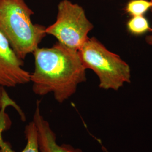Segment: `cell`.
Returning a JSON list of instances; mask_svg holds the SVG:
<instances>
[{"label": "cell", "instance_id": "cell-8", "mask_svg": "<svg viewBox=\"0 0 152 152\" xmlns=\"http://www.w3.org/2000/svg\"><path fill=\"white\" fill-rule=\"evenodd\" d=\"M127 28L131 34L135 36H141L151 30L149 21L144 15L132 16L127 23Z\"/></svg>", "mask_w": 152, "mask_h": 152}, {"label": "cell", "instance_id": "cell-1", "mask_svg": "<svg viewBox=\"0 0 152 152\" xmlns=\"http://www.w3.org/2000/svg\"><path fill=\"white\" fill-rule=\"evenodd\" d=\"M34 69L31 73L33 92L39 96L53 93L63 103L86 81V70L78 51L57 42L50 48L36 49L32 53Z\"/></svg>", "mask_w": 152, "mask_h": 152}, {"label": "cell", "instance_id": "cell-5", "mask_svg": "<svg viewBox=\"0 0 152 152\" xmlns=\"http://www.w3.org/2000/svg\"><path fill=\"white\" fill-rule=\"evenodd\" d=\"M23 60L0 32V86L15 87L31 82V73L23 69Z\"/></svg>", "mask_w": 152, "mask_h": 152}, {"label": "cell", "instance_id": "cell-2", "mask_svg": "<svg viewBox=\"0 0 152 152\" xmlns=\"http://www.w3.org/2000/svg\"><path fill=\"white\" fill-rule=\"evenodd\" d=\"M33 14L25 0H0V32L23 60L47 35L45 26L33 23Z\"/></svg>", "mask_w": 152, "mask_h": 152}, {"label": "cell", "instance_id": "cell-4", "mask_svg": "<svg viewBox=\"0 0 152 152\" xmlns=\"http://www.w3.org/2000/svg\"><path fill=\"white\" fill-rule=\"evenodd\" d=\"M93 28L81 6L69 0H62L58 5L56 21L46 28V33L66 47L78 51Z\"/></svg>", "mask_w": 152, "mask_h": 152}, {"label": "cell", "instance_id": "cell-9", "mask_svg": "<svg viewBox=\"0 0 152 152\" xmlns=\"http://www.w3.org/2000/svg\"><path fill=\"white\" fill-rule=\"evenodd\" d=\"M152 7L149 0H130L125 7V11L131 16H143Z\"/></svg>", "mask_w": 152, "mask_h": 152}, {"label": "cell", "instance_id": "cell-3", "mask_svg": "<svg viewBox=\"0 0 152 152\" xmlns=\"http://www.w3.org/2000/svg\"><path fill=\"white\" fill-rule=\"evenodd\" d=\"M78 51L85 68L98 76L100 88L117 91L125 83H130L129 65L95 37L88 38Z\"/></svg>", "mask_w": 152, "mask_h": 152}, {"label": "cell", "instance_id": "cell-7", "mask_svg": "<svg viewBox=\"0 0 152 152\" xmlns=\"http://www.w3.org/2000/svg\"><path fill=\"white\" fill-rule=\"evenodd\" d=\"M7 115L5 112L0 113V152H15L10 144L3 139L2 133L7 127ZM27 143L21 152H39L37 142V134L36 125L33 121L28 124L24 129Z\"/></svg>", "mask_w": 152, "mask_h": 152}, {"label": "cell", "instance_id": "cell-10", "mask_svg": "<svg viewBox=\"0 0 152 152\" xmlns=\"http://www.w3.org/2000/svg\"><path fill=\"white\" fill-rule=\"evenodd\" d=\"M6 105L13 107L14 108L16 109V110L18 112H20L21 111L20 107L14 100H12L10 98V96L6 91L4 87L0 86V111Z\"/></svg>", "mask_w": 152, "mask_h": 152}, {"label": "cell", "instance_id": "cell-6", "mask_svg": "<svg viewBox=\"0 0 152 152\" xmlns=\"http://www.w3.org/2000/svg\"><path fill=\"white\" fill-rule=\"evenodd\" d=\"M39 104L40 101H37L32 120L37 129L39 152H83L71 145L64 144L60 145L58 144L54 131L41 113Z\"/></svg>", "mask_w": 152, "mask_h": 152}, {"label": "cell", "instance_id": "cell-11", "mask_svg": "<svg viewBox=\"0 0 152 152\" xmlns=\"http://www.w3.org/2000/svg\"><path fill=\"white\" fill-rule=\"evenodd\" d=\"M150 32H151V34L147 36L145 40H146L147 44H149L150 45H152V27L151 28Z\"/></svg>", "mask_w": 152, "mask_h": 152}, {"label": "cell", "instance_id": "cell-12", "mask_svg": "<svg viewBox=\"0 0 152 152\" xmlns=\"http://www.w3.org/2000/svg\"><path fill=\"white\" fill-rule=\"evenodd\" d=\"M149 1H151V2H152V0H149ZM151 11H152V8H151Z\"/></svg>", "mask_w": 152, "mask_h": 152}]
</instances>
